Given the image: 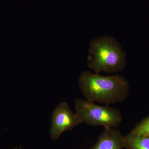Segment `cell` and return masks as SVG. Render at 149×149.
I'll use <instances>...</instances> for the list:
<instances>
[{
  "label": "cell",
  "mask_w": 149,
  "mask_h": 149,
  "mask_svg": "<svg viewBox=\"0 0 149 149\" xmlns=\"http://www.w3.org/2000/svg\"><path fill=\"white\" fill-rule=\"evenodd\" d=\"M79 88L88 101L111 104L124 101L129 95V83L119 74L103 76L85 71L79 78Z\"/></svg>",
  "instance_id": "obj_1"
},
{
  "label": "cell",
  "mask_w": 149,
  "mask_h": 149,
  "mask_svg": "<svg viewBox=\"0 0 149 149\" xmlns=\"http://www.w3.org/2000/svg\"><path fill=\"white\" fill-rule=\"evenodd\" d=\"M89 53L88 66L95 73H114L125 68L126 54L113 37L104 36L93 40Z\"/></svg>",
  "instance_id": "obj_2"
},
{
  "label": "cell",
  "mask_w": 149,
  "mask_h": 149,
  "mask_svg": "<svg viewBox=\"0 0 149 149\" xmlns=\"http://www.w3.org/2000/svg\"><path fill=\"white\" fill-rule=\"evenodd\" d=\"M74 109L83 123L92 126L115 128L123 119L121 112L108 105H99L87 100H75Z\"/></svg>",
  "instance_id": "obj_3"
},
{
  "label": "cell",
  "mask_w": 149,
  "mask_h": 149,
  "mask_svg": "<svg viewBox=\"0 0 149 149\" xmlns=\"http://www.w3.org/2000/svg\"><path fill=\"white\" fill-rule=\"evenodd\" d=\"M82 123L80 116L72 112L67 103H61L53 112L50 130L51 139L57 140L65 131L72 130Z\"/></svg>",
  "instance_id": "obj_4"
},
{
  "label": "cell",
  "mask_w": 149,
  "mask_h": 149,
  "mask_svg": "<svg viewBox=\"0 0 149 149\" xmlns=\"http://www.w3.org/2000/svg\"><path fill=\"white\" fill-rule=\"evenodd\" d=\"M124 148V137L114 128H104L97 143L89 149Z\"/></svg>",
  "instance_id": "obj_5"
},
{
  "label": "cell",
  "mask_w": 149,
  "mask_h": 149,
  "mask_svg": "<svg viewBox=\"0 0 149 149\" xmlns=\"http://www.w3.org/2000/svg\"><path fill=\"white\" fill-rule=\"evenodd\" d=\"M125 149H149V136H124Z\"/></svg>",
  "instance_id": "obj_6"
},
{
  "label": "cell",
  "mask_w": 149,
  "mask_h": 149,
  "mask_svg": "<svg viewBox=\"0 0 149 149\" xmlns=\"http://www.w3.org/2000/svg\"><path fill=\"white\" fill-rule=\"evenodd\" d=\"M128 134L131 136H149V116L138 123Z\"/></svg>",
  "instance_id": "obj_7"
},
{
  "label": "cell",
  "mask_w": 149,
  "mask_h": 149,
  "mask_svg": "<svg viewBox=\"0 0 149 149\" xmlns=\"http://www.w3.org/2000/svg\"><path fill=\"white\" fill-rule=\"evenodd\" d=\"M13 149H21L18 148H14Z\"/></svg>",
  "instance_id": "obj_8"
}]
</instances>
